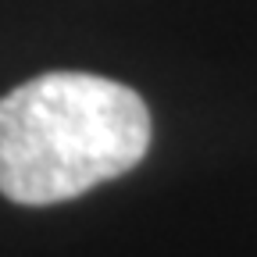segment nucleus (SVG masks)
<instances>
[{"instance_id": "f257e3e1", "label": "nucleus", "mask_w": 257, "mask_h": 257, "mask_svg": "<svg viewBox=\"0 0 257 257\" xmlns=\"http://www.w3.org/2000/svg\"><path fill=\"white\" fill-rule=\"evenodd\" d=\"M150 150L136 89L89 72H47L0 96V193L25 207L82 197Z\"/></svg>"}]
</instances>
